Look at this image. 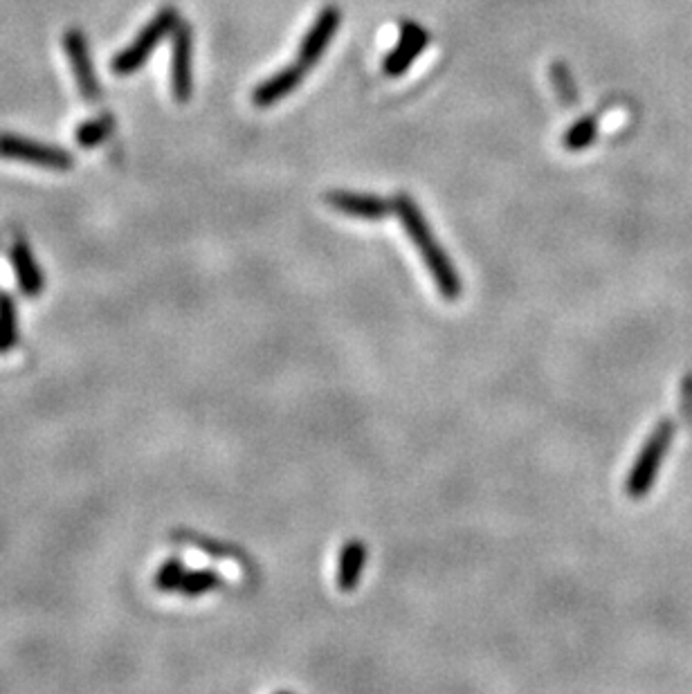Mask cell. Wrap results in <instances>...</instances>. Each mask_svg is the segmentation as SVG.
I'll list each match as a JSON object with an SVG mask.
<instances>
[{"label":"cell","mask_w":692,"mask_h":694,"mask_svg":"<svg viewBox=\"0 0 692 694\" xmlns=\"http://www.w3.org/2000/svg\"><path fill=\"white\" fill-rule=\"evenodd\" d=\"M394 209L400 218V223H403V227H405L407 236L412 239L418 252L423 254L425 266H427V270H430V275L434 277V283H436V288L441 290V295L448 301L459 299V295H461L459 272L454 270V266L448 259V254H445L441 245L436 243L434 234L430 230V225H427L421 209H418V205L407 194L396 196Z\"/></svg>","instance_id":"6da1fadb"},{"label":"cell","mask_w":692,"mask_h":694,"mask_svg":"<svg viewBox=\"0 0 692 694\" xmlns=\"http://www.w3.org/2000/svg\"><path fill=\"white\" fill-rule=\"evenodd\" d=\"M180 23L176 7H165L160 9V14L153 18L151 23L144 25V30L138 34V39H135L129 48H124L117 57L111 61V70L113 75H133V72H138L147 59L153 54V50L158 48V43L165 39L167 34H173Z\"/></svg>","instance_id":"7a4b0ae2"},{"label":"cell","mask_w":692,"mask_h":694,"mask_svg":"<svg viewBox=\"0 0 692 694\" xmlns=\"http://www.w3.org/2000/svg\"><path fill=\"white\" fill-rule=\"evenodd\" d=\"M672 436H675V425L670 420H663L650 434L648 443L643 445L639 459H636L630 477H627V495L632 499H641L652 488V483L657 481V474L663 463V456H666L672 443Z\"/></svg>","instance_id":"3957f363"},{"label":"cell","mask_w":692,"mask_h":694,"mask_svg":"<svg viewBox=\"0 0 692 694\" xmlns=\"http://www.w3.org/2000/svg\"><path fill=\"white\" fill-rule=\"evenodd\" d=\"M0 158L36 164V167L45 169H70L75 164V158L66 149L27 140L12 133H0Z\"/></svg>","instance_id":"277c9868"},{"label":"cell","mask_w":692,"mask_h":694,"mask_svg":"<svg viewBox=\"0 0 692 694\" xmlns=\"http://www.w3.org/2000/svg\"><path fill=\"white\" fill-rule=\"evenodd\" d=\"M173 48H171V90L173 97L180 104L189 102L191 90H194V34H191L189 23H178L173 30Z\"/></svg>","instance_id":"5b68a950"},{"label":"cell","mask_w":692,"mask_h":694,"mask_svg":"<svg viewBox=\"0 0 692 694\" xmlns=\"http://www.w3.org/2000/svg\"><path fill=\"white\" fill-rule=\"evenodd\" d=\"M63 48H66L79 93L84 95L88 104H95L99 95H102V90H99V79L93 70V61H90L86 34L77 30V27H70V30L63 34Z\"/></svg>","instance_id":"8992f818"},{"label":"cell","mask_w":692,"mask_h":694,"mask_svg":"<svg viewBox=\"0 0 692 694\" xmlns=\"http://www.w3.org/2000/svg\"><path fill=\"white\" fill-rule=\"evenodd\" d=\"M427 43H430V34L425 32V27H421L414 21L400 23V32H398V41L394 45V50L387 54L385 63H382L385 75L387 77L405 75L409 66H412V63L425 52Z\"/></svg>","instance_id":"52a82bcc"},{"label":"cell","mask_w":692,"mask_h":694,"mask_svg":"<svg viewBox=\"0 0 692 694\" xmlns=\"http://www.w3.org/2000/svg\"><path fill=\"white\" fill-rule=\"evenodd\" d=\"M340 23H342L340 9L338 7H324L320 16L315 18V23L311 25V30L306 32V36L302 39V45H299L297 63H302L306 70L313 68L315 63L322 59V54L326 52V48H329L333 36L338 34Z\"/></svg>","instance_id":"ba28073f"},{"label":"cell","mask_w":692,"mask_h":694,"mask_svg":"<svg viewBox=\"0 0 692 694\" xmlns=\"http://www.w3.org/2000/svg\"><path fill=\"white\" fill-rule=\"evenodd\" d=\"M326 203H329L335 212L362 218V221H382L391 212H396L394 203L369 194H353V191H331L326 194Z\"/></svg>","instance_id":"9c48e42d"},{"label":"cell","mask_w":692,"mask_h":694,"mask_svg":"<svg viewBox=\"0 0 692 694\" xmlns=\"http://www.w3.org/2000/svg\"><path fill=\"white\" fill-rule=\"evenodd\" d=\"M306 75V68L302 63H290L284 70H279L277 75L268 77L266 81H261V84L254 88L252 93V104L257 108H270L275 106L281 99L288 97L290 93H295V90L302 86Z\"/></svg>","instance_id":"30bf717a"},{"label":"cell","mask_w":692,"mask_h":694,"mask_svg":"<svg viewBox=\"0 0 692 694\" xmlns=\"http://www.w3.org/2000/svg\"><path fill=\"white\" fill-rule=\"evenodd\" d=\"M364 560H367V549L362 542H349L344 544L340 553V566H338V587L340 591H353L355 584L360 580Z\"/></svg>","instance_id":"8fae6325"},{"label":"cell","mask_w":692,"mask_h":694,"mask_svg":"<svg viewBox=\"0 0 692 694\" xmlns=\"http://www.w3.org/2000/svg\"><path fill=\"white\" fill-rule=\"evenodd\" d=\"M115 129V120L111 113H104L99 117H93V120L77 126L75 131V140L79 146H84V149H95L97 144H102L111 131Z\"/></svg>","instance_id":"7c38bea8"},{"label":"cell","mask_w":692,"mask_h":694,"mask_svg":"<svg viewBox=\"0 0 692 694\" xmlns=\"http://www.w3.org/2000/svg\"><path fill=\"white\" fill-rule=\"evenodd\" d=\"M551 84H553L555 95H558L562 106H567V108L576 106L578 86H576V79H573L567 63H562V61L553 63L551 66Z\"/></svg>","instance_id":"4fadbf2b"},{"label":"cell","mask_w":692,"mask_h":694,"mask_svg":"<svg viewBox=\"0 0 692 694\" xmlns=\"http://www.w3.org/2000/svg\"><path fill=\"white\" fill-rule=\"evenodd\" d=\"M596 135H598L596 117H582V120H578L567 133H564L562 144L567 151H582L594 144Z\"/></svg>","instance_id":"5bb4252c"},{"label":"cell","mask_w":692,"mask_h":694,"mask_svg":"<svg viewBox=\"0 0 692 694\" xmlns=\"http://www.w3.org/2000/svg\"><path fill=\"white\" fill-rule=\"evenodd\" d=\"M14 263H16V272H18V279H21L23 290H27V292L39 290L41 288L39 270H36L30 252H27L23 243H18L14 248Z\"/></svg>","instance_id":"9a60e30c"},{"label":"cell","mask_w":692,"mask_h":694,"mask_svg":"<svg viewBox=\"0 0 692 694\" xmlns=\"http://www.w3.org/2000/svg\"><path fill=\"white\" fill-rule=\"evenodd\" d=\"M218 582H221V578L212 571H194L182 578L180 589L182 593H187V596H200V593L216 589Z\"/></svg>","instance_id":"2e32d148"},{"label":"cell","mask_w":692,"mask_h":694,"mask_svg":"<svg viewBox=\"0 0 692 694\" xmlns=\"http://www.w3.org/2000/svg\"><path fill=\"white\" fill-rule=\"evenodd\" d=\"M182 578H185V573H182V564L178 560H171L165 566H162L158 573V587L160 589H180Z\"/></svg>","instance_id":"e0dca14e"},{"label":"cell","mask_w":692,"mask_h":694,"mask_svg":"<svg viewBox=\"0 0 692 694\" xmlns=\"http://www.w3.org/2000/svg\"><path fill=\"white\" fill-rule=\"evenodd\" d=\"M14 344V319L9 304H0V351Z\"/></svg>","instance_id":"ac0fdd59"}]
</instances>
